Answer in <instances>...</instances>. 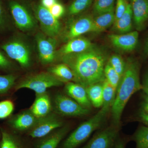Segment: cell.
<instances>
[{"label": "cell", "mask_w": 148, "mask_h": 148, "mask_svg": "<svg viewBox=\"0 0 148 148\" xmlns=\"http://www.w3.org/2000/svg\"><path fill=\"white\" fill-rule=\"evenodd\" d=\"M0 148H26L22 140L15 133L1 127Z\"/></svg>", "instance_id": "21"}, {"label": "cell", "mask_w": 148, "mask_h": 148, "mask_svg": "<svg viewBox=\"0 0 148 148\" xmlns=\"http://www.w3.org/2000/svg\"><path fill=\"white\" fill-rule=\"evenodd\" d=\"M9 58L17 62L24 69L32 64V53L29 45L18 37H14L1 46Z\"/></svg>", "instance_id": "5"}, {"label": "cell", "mask_w": 148, "mask_h": 148, "mask_svg": "<svg viewBox=\"0 0 148 148\" xmlns=\"http://www.w3.org/2000/svg\"><path fill=\"white\" fill-rule=\"evenodd\" d=\"M49 10L52 15L57 19H59L63 16L65 12V8L64 6L58 2L56 3Z\"/></svg>", "instance_id": "34"}, {"label": "cell", "mask_w": 148, "mask_h": 148, "mask_svg": "<svg viewBox=\"0 0 148 148\" xmlns=\"http://www.w3.org/2000/svg\"><path fill=\"white\" fill-rule=\"evenodd\" d=\"M57 2V0H41L40 4L45 8L49 9Z\"/></svg>", "instance_id": "38"}, {"label": "cell", "mask_w": 148, "mask_h": 148, "mask_svg": "<svg viewBox=\"0 0 148 148\" xmlns=\"http://www.w3.org/2000/svg\"><path fill=\"white\" fill-rule=\"evenodd\" d=\"M116 0H94L93 12L95 16L114 9Z\"/></svg>", "instance_id": "27"}, {"label": "cell", "mask_w": 148, "mask_h": 148, "mask_svg": "<svg viewBox=\"0 0 148 148\" xmlns=\"http://www.w3.org/2000/svg\"><path fill=\"white\" fill-rule=\"evenodd\" d=\"M1 130H0V140H1Z\"/></svg>", "instance_id": "42"}, {"label": "cell", "mask_w": 148, "mask_h": 148, "mask_svg": "<svg viewBox=\"0 0 148 148\" xmlns=\"http://www.w3.org/2000/svg\"><path fill=\"white\" fill-rule=\"evenodd\" d=\"M111 109L102 107L93 116L80 125L64 140L61 148H76L104 124Z\"/></svg>", "instance_id": "3"}, {"label": "cell", "mask_w": 148, "mask_h": 148, "mask_svg": "<svg viewBox=\"0 0 148 148\" xmlns=\"http://www.w3.org/2000/svg\"><path fill=\"white\" fill-rule=\"evenodd\" d=\"M39 118L35 116L30 110L15 115L9 120L8 124L12 130L16 132L29 131L38 121Z\"/></svg>", "instance_id": "13"}, {"label": "cell", "mask_w": 148, "mask_h": 148, "mask_svg": "<svg viewBox=\"0 0 148 148\" xmlns=\"http://www.w3.org/2000/svg\"><path fill=\"white\" fill-rule=\"evenodd\" d=\"M36 41L39 59L42 64L48 65L57 60L56 38L48 36L42 32H39L36 35Z\"/></svg>", "instance_id": "10"}, {"label": "cell", "mask_w": 148, "mask_h": 148, "mask_svg": "<svg viewBox=\"0 0 148 148\" xmlns=\"http://www.w3.org/2000/svg\"><path fill=\"white\" fill-rule=\"evenodd\" d=\"M120 125H112L99 130L82 148H114L118 140Z\"/></svg>", "instance_id": "8"}, {"label": "cell", "mask_w": 148, "mask_h": 148, "mask_svg": "<svg viewBox=\"0 0 148 148\" xmlns=\"http://www.w3.org/2000/svg\"><path fill=\"white\" fill-rule=\"evenodd\" d=\"M114 148H125V142L122 140L118 139Z\"/></svg>", "instance_id": "40"}, {"label": "cell", "mask_w": 148, "mask_h": 148, "mask_svg": "<svg viewBox=\"0 0 148 148\" xmlns=\"http://www.w3.org/2000/svg\"><path fill=\"white\" fill-rule=\"evenodd\" d=\"M61 59L73 73L74 82L85 87L105 79L104 69L108 59L102 49L92 45L84 51L65 56Z\"/></svg>", "instance_id": "1"}, {"label": "cell", "mask_w": 148, "mask_h": 148, "mask_svg": "<svg viewBox=\"0 0 148 148\" xmlns=\"http://www.w3.org/2000/svg\"><path fill=\"white\" fill-rule=\"evenodd\" d=\"M17 77L13 74L0 75V95L8 93L14 86Z\"/></svg>", "instance_id": "28"}, {"label": "cell", "mask_w": 148, "mask_h": 148, "mask_svg": "<svg viewBox=\"0 0 148 148\" xmlns=\"http://www.w3.org/2000/svg\"><path fill=\"white\" fill-rule=\"evenodd\" d=\"M34 12L43 34L52 38H56L59 36L61 30V23L52 15L49 10L40 4L34 6Z\"/></svg>", "instance_id": "7"}, {"label": "cell", "mask_w": 148, "mask_h": 148, "mask_svg": "<svg viewBox=\"0 0 148 148\" xmlns=\"http://www.w3.org/2000/svg\"><path fill=\"white\" fill-rule=\"evenodd\" d=\"M105 79L114 88L116 89L121 77L110 65L107 63L104 69Z\"/></svg>", "instance_id": "30"}, {"label": "cell", "mask_w": 148, "mask_h": 148, "mask_svg": "<svg viewBox=\"0 0 148 148\" xmlns=\"http://www.w3.org/2000/svg\"><path fill=\"white\" fill-rule=\"evenodd\" d=\"M52 106L50 97L47 92L36 94V98L29 109L37 118H40L51 113Z\"/></svg>", "instance_id": "19"}, {"label": "cell", "mask_w": 148, "mask_h": 148, "mask_svg": "<svg viewBox=\"0 0 148 148\" xmlns=\"http://www.w3.org/2000/svg\"><path fill=\"white\" fill-rule=\"evenodd\" d=\"M65 90L68 96L86 108L90 109L91 105L86 92V88L76 82L66 83Z\"/></svg>", "instance_id": "17"}, {"label": "cell", "mask_w": 148, "mask_h": 148, "mask_svg": "<svg viewBox=\"0 0 148 148\" xmlns=\"http://www.w3.org/2000/svg\"><path fill=\"white\" fill-rule=\"evenodd\" d=\"M108 37L111 43L116 48L123 51H131L137 47L139 34L138 31H133L121 34H112Z\"/></svg>", "instance_id": "14"}, {"label": "cell", "mask_w": 148, "mask_h": 148, "mask_svg": "<svg viewBox=\"0 0 148 148\" xmlns=\"http://www.w3.org/2000/svg\"><path fill=\"white\" fill-rule=\"evenodd\" d=\"M14 108V104L10 100L0 101V119H4L10 116Z\"/></svg>", "instance_id": "32"}, {"label": "cell", "mask_w": 148, "mask_h": 148, "mask_svg": "<svg viewBox=\"0 0 148 148\" xmlns=\"http://www.w3.org/2000/svg\"><path fill=\"white\" fill-rule=\"evenodd\" d=\"M56 112L61 116L68 117H79L87 115L89 109L81 106L69 96L62 94L56 95L54 100Z\"/></svg>", "instance_id": "9"}, {"label": "cell", "mask_w": 148, "mask_h": 148, "mask_svg": "<svg viewBox=\"0 0 148 148\" xmlns=\"http://www.w3.org/2000/svg\"><path fill=\"white\" fill-rule=\"evenodd\" d=\"M92 45L91 42L86 38L81 36L74 38L69 40L62 47L57 50V60L61 59L66 55L82 52Z\"/></svg>", "instance_id": "15"}, {"label": "cell", "mask_w": 148, "mask_h": 148, "mask_svg": "<svg viewBox=\"0 0 148 148\" xmlns=\"http://www.w3.org/2000/svg\"><path fill=\"white\" fill-rule=\"evenodd\" d=\"M93 0H75L68 8V13L72 16L77 15L87 9Z\"/></svg>", "instance_id": "29"}, {"label": "cell", "mask_w": 148, "mask_h": 148, "mask_svg": "<svg viewBox=\"0 0 148 148\" xmlns=\"http://www.w3.org/2000/svg\"><path fill=\"white\" fill-rule=\"evenodd\" d=\"M142 86H143L142 89L144 90V92L147 95L146 97H148V73L145 76Z\"/></svg>", "instance_id": "39"}, {"label": "cell", "mask_w": 148, "mask_h": 148, "mask_svg": "<svg viewBox=\"0 0 148 148\" xmlns=\"http://www.w3.org/2000/svg\"><path fill=\"white\" fill-rule=\"evenodd\" d=\"M128 3L127 0H116L115 10V21L123 15L126 10Z\"/></svg>", "instance_id": "33"}, {"label": "cell", "mask_w": 148, "mask_h": 148, "mask_svg": "<svg viewBox=\"0 0 148 148\" xmlns=\"http://www.w3.org/2000/svg\"><path fill=\"white\" fill-rule=\"evenodd\" d=\"M93 18L89 16H81L71 21L67 27L64 34L67 41L80 37L88 32H92Z\"/></svg>", "instance_id": "12"}, {"label": "cell", "mask_w": 148, "mask_h": 148, "mask_svg": "<svg viewBox=\"0 0 148 148\" xmlns=\"http://www.w3.org/2000/svg\"><path fill=\"white\" fill-rule=\"evenodd\" d=\"M9 7L15 25L19 30L27 33L36 29L38 21L34 14L25 5L12 0L9 3Z\"/></svg>", "instance_id": "6"}, {"label": "cell", "mask_w": 148, "mask_h": 148, "mask_svg": "<svg viewBox=\"0 0 148 148\" xmlns=\"http://www.w3.org/2000/svg\"><path fill=\"white\" fill-rule=\"evenodd\" d=\"M133 14L131 5L128 2L125 12L118 20L115 21L114 29L120 34H124L130 32L132 28Z\"/></svg>", "instance_id": "22"}, {"label": "cell", "mask_w": 148, "mask_h": 148, "mask_svg": "<svg viewBox=\"0 0 148 148\" xmlns=\"http://www.w3.org/2000/svg\"><path fill=\"white\" fill-rule=\"evenodd\" d=\"M93 18L92 32L100 33L114 24L115 21V10L98 14Z\"/></svg>", "instance_id": "20"}, {"label": "cell", "mask_w": 148, "mask_h": 148, "mask_svg": "<svg viewBox=\"0 0 148 148\" xmlns=\"http://www.w3.org/2000/svg\"><path fill=\"white\" fill-rule=\"evenodd\" d=\"M140 118L148 125V98L146 97L140 113Z\"/></svg>", "instance_id": "37"}, {"label": "cell", "mask_w": 148, "mask_h": 148, "mask_svg": "<svg viewBox=\"0 0 148 148\" xmlns=\"http://www.w3.org/2000/svg\"><path fill=\"white\" fill-rule=\"evenodd\" d=\"M7 16L2 3L0 1V30L5 29L7 25Z\"/></svg>", "instance_id": "36"}, {"label": "cell", "mask_w": 148, "mask_h": 148, "mask_svg": "<svg viewBox=\"0 0 148 148\" xmlns=\"http://www.w3.org/2000/svg\"><path fill=\"white\" fill-rule=\"evenodd\" d=\"M103 82L93 84L86 87L89 101L95 108H101L103 106Z\"/></svg>", "instance_id": "24"}, {"label": "cell", "mask_w": 148, "mask_h": 148, "mask_svg": "<svg viewBox=\"0 0 148 148\" xmlns=\"http://www.w3.org/2000/svg\"><path fill=\"white\" fill-rule=\"evenodd\" d=\"M108 63L121 77L124 73L126 66V62L122 57L119 55L114 54L109 58Z\"/></svg>", "instance_id": "31"}, {"label": "cell", "mask_w": 148, "mask_h": 148, "mask_svg": "<svg viewBox=\"0 0 148 148\" xmlns=\"http://www.w3.org/2000/svg\"><path fill=\"white\" fill-rule=\"evenodd\" d=\"M63 122L56 114L50 113L39 118L34 127L29 131L28 135L34 139H40L63 126Z\"/></svg>", "instance_id": "11"}, {"label": "cell", "mask_w": 148, "mask_h": 148, "mask_svg": "<svg viewBox=\"0 0 148 148\" xmlns=\"http://www.w3.org/2000/svg\"><path fill=\"white\" fill-rule=\"evenodd\" d=\"M144 53L146 57H148V38L146 41L145 44Z\"/></svg>", "instance_id": "41"}, {"label": "cell", "mask_w": 148, "mask_h": 148, "mask_svg": "<svg viewBox=\"0 0 148 148\" xmlns=\"http://www.w3.org/2000/svg\"><path fill=\"white\" fill-rule=\"evenodd\" d=\"M48 71L64 83L75 81V77L72 70L64 63L51 66Z\"/></svg>", "instance_id": "23"}, {"label": "cell", "mask_w": 148, "mask_h": 148, "mask_svg": "<svg viewBox=\"0 0 148 148\" xmlns=\"http://www.w3.org/2000/svg\"><path fill=\"white\" fill-rule=\"evenodd\" d=\"M69 130V126H63L56 130L46 136L40 138L35 148H57Z\"/></svg>", "instance_id": "18"}, {"label": "cell", "mask_w": 148, "mask_h": 148, "mask_svg": "<svg viewBox=\"0 0 148 148\" xmlns=\"http://www.w3.org/2000/svg\"><path fill=\"white\" fill-rule=\"evenodd\" d=\"M136 143L135 148H148V127L142 126L132 137Z\"/></svg>", "instance_id": "26"}, {"label": "cell", "mask_w": 148, "mask_h": 148, "mask_svg": "<svg viewBox=\"0 0 148 148\" xmlns=\"http://www.w3.org/2000/svg\"><path fill=\"white\" fill-rule=\"evenodd\" d=\"M140 65L135 59H129L126 62L124 73L122 75L116 88V95L111 109L112 124L120 125L123 110L134 93L143 88L140 79Z\"/></svg>", "instance_id": "2"}, {"label": "cell", "mask_w": 148, "mask_h": 148, "mask_svg": "<svg viewBox=\"0 0 148 148\" xmlns=\"http://www.w3.org/2000/svg\"><path fill=\"white\" fill-rule=\"evenodd\" d=\"M13 68V65L11 61L0 51V70L10 71Z\"/></svg>", "instance_id": "35"}, {"label": "cell", "mask_w": 148, "mask_h": 148, "mask_svg": "<svg viewBox=\"0 0 148 148\" xmlns=\"http://www.w3.org/2000/svg\"><path fill=\"white\" fill-rule=\"evenodd\" d=\"M147 98H148V97H147Z\"/></svg>", "instance_id": "43"}, {"label": "cell", "mask_w": 148, "mask_h": 148, "mask_svg": "<svg viewBox=\"0 0 148 148\" xmlns=\"http://www.w3.org/2000/svg\"><path fill=\"white\" fill-rule=\"evenodd\" d=\"M137 31L145 29L148 20V0H129Z\"/></svg>", "instance_id": "16"}, {"label": "cell", "mask_w": 148, "mask_h": 148, "mask_svg": "<svg viewBox=\"0 0 148 148\" xmlns=\"http://www.w3.org/2000/svg\"><path fill=\"white\" fill-rule=\"evenodd\" d=\"M64 83L48 72H42L27 77L17 84L14 89L17 90L28 88L34 90L36 94H42L46 92L48 88L61 86Z\"/></svg>", "instance_id": "4"}, {"label": "cell", "mask_w": 148, "mask_h": 148, "mask_svg": "<svg viewBox=\"0 0 148 148\" xmlns=\"http://www.w3.org/2000/svg\"><path fill=\"white\" fill-rule=\"evenodd\" d=\"M116 89L106 79L103 82V104L102 107L111 109L113 105Z\"/></svg>", "instance_id": "25"}]
</instances>
